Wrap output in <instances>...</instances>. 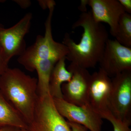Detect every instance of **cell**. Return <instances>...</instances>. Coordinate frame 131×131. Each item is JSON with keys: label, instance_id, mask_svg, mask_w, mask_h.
I'll return each instance as SVG.
<instances>
[{"label": "cell", "instance_id": "obj_11", "mask_svg": "<svg viewBox=\"0 0 131 131\" xmlns=\"http://www.w3.org/2000/svg\"><path fill=\"white\" fill-rule=\"evenodd\" d=\"M91 8L92 17L97 23L107 24L110 32L114 37L121 17L126 13L122 5L117 0H88Z\"/></svg>", "mask_w": 131, "mask_h": 131}, {"label": "cell", "instance_id": "obj_20", "mask_svg": "<svg viewBox=\"0 0 131 131\" xmlns=\"http://www.w3.org/2000/svg\"><path fill=\"white\" fill-rule=\"evenodd\" d=\"M39 4L41 7L43 9H49V8L53 5H56V3L54 1L52 0H39L38 1Z\"/></svg>", "mask_w": 131, "mask_h": 131}, {"label": "cell", "instance_id": "obj_15", "mask_svg": "<svg viewBox=\"0 0 131 131\" xmlns=\"http://www.w3.org/2000/svg\"><path fill=\"white\" fill-rule=\"evenodd\" d=\"M114 37L119 43L131 48V15L124 13L121 17Z\"/></svg>", "mask_w": 131, "mask_h": 131}, {"label": "cell", "instance_id": "obj_12", "mask_svg": "<svg viewBox=\"0 0 131 131\" xmlns=\"http://www.w3.org/2000/svg\"><path fill=\"white\" fill-rule=\"evenodd\" d=\"M66 57L61 59L54 66L52 71L49 83V92L52 98H63L62 84L69 81L72 73L66 67Z\"/></svg>", "mask_w": 131, "mask_h": 131}, {"label": "cell", "instance_id": "obj_21", "mask_svg": "<svg viewBox=\"0 0 131 131\" xmlns=\"http://www.w3.org/2000/svg\"><path fill=\"white\" fill-rule=\"evenodd\" d=\"M13 1L24 9L29 7L31 5V1L29 0H14Z\"/></svg>", "mask_w": 131, "mask_h": 131}, {"label": "cell", "instance_id": "obj_7", "mask_svg": "<svg viewBox=\"0 0 131 131\" xmlns=\"http://www.w3.org/2000/svg\"><path fill=\"white\" fill-rule=\"evenodd\" d=\"M68 70L72 73L69 81L62 84L63 99L80 106L88 105V91L91 75L87 69L71 63Z\"/></svg>", "mask_w": 131, "mask_h": 131}, {"label": "cell", "instance_id": "obj_8", "mask_svg": "<svg viewBox=\"0 0 131 131\" xmlns=\"http://www.w3.org/2000/svg\"><path fill=\"white\" fill-rule=\"evenodd\" d=\"M53 100L59 113L68 122L80 124L90 131H101L102 118L89 104L80 106L68 103L63 98Z\"/></svg>", "mask_w": 131, "mask_h": 131}, {"label": "cell", "instance_id": "obj_22", "mask_svg": "<svg viewBox=\"0 0 131 131\" xmlns=\"http://www.w3.org/2000/svg\"><path fill=\"white\" fill-rule=\"evenodd\" d=\"M21 129L16 127L6 126L0 127V131H20Z\"/></svg>", "mask_w": 131, "mask_h": 131}, {"label": "cell", "instance_id": "obj_19", "mask_svg": "<svg viewBox=\"0 0 131 131\" xmlns=\"http://www.w3.org/2000/svg\"><path fill=\"white\" fill-rule=\"evenodd\" d=\"M68 122L71 131H88V129L82 125L68 121Z\"/></svg>", "mask_w": 131, "mask_h": 131}, {"label": "cell", "instance_id": "obj_2", "mask_svg": "<svg viewBox=\"0 0 131 131\" xmlns=\"http://www.w3.org/2000/svg\"><path fill=\"white\" fill-rule=\"evenodd\" d=\"M0 91L27 125L34 117L37 102V79L18 68H8L0 77Z\"/></svg>", "mask_w": 131, "mask_h": 131}, {"label": "cell", "instance_id": "obj_18", "mask_svg": "<svg viewBox=\"0 0 131 131\" xmlns=\"http://www.w3.org/2000/svg\"><path fill=\"white\" fill-rule=\"evenodd\" d=\"M125 12L129 14L131 13V0H118Z\"/></svg>", "mask_w": 131, "mask_h": 131}, {"label": "cell", "instance_id": "obj_3", "mask_svg": "<svg viewBox=\"0 0 131 131\" xmlns=\"http://www.w3.org/2000/svg\"><path fill=\"white\" fill-rule=\"evenodd\" d=\"M56 5H52L49 8V15L45 23V35H38L35 43L27 48L17 59L19 63L29 71L37 61L49 59L58 62L66 57L69 53L68 48L65 45L56 42L52 37V19Z\"/></svg>", "mask_w": 131, "mask_h": 131}, {"label": "cell", "instance_id": "obj_14", "mask_svg": "<svg viewBox=\"0 0 131 131\" xmlns=\"http://www.w3.org/2000/svg\"><path fill=\"white\" fill-rule=\"evenodd\" d=\"M57 62L53 60H40L35 62L31 68L30 71L35 70L38 74L37 93L39 96L49 94L50 76L54 66Z\"/></svg>", "mask_w": 131, "mask_h": 131}, {"label": "cell", "instance_id": "obj_16", "mask_svg": "<svg viewBox=\"0 0 131 131\" xmlns=\"http://www.w3.org/2000/svg\"><path fill=\"white\" fill-rule=\"evenodd\" d=\"M102 119H105L112 124L113 131H131L130 126L131 121L122 120L114 116L110 110L100 114Z\"/></svg>", "mask_w": 131, "mask_h": 131}, {"label": "cell", "instance_id": "obj_24", "mask_svg": "<svg viewBox=\"0 0 131 131\" xmlns=\"http://www.w3.org/2000/svg\"><path fill=\"white\" fill-rule=\"evenodd\" d=\"M20 131H29L27 129H21Z\"/></svg>", "mask_w": 131, "mask_h": 131}, {"label": "cell", "instance_id": "obj_5", "mask_svg": "<svg viewBox=\"0 0 131 131\" xmlns=\"http://www.w3.org/2000/svg\"><path fill=\"white\" fill-rule=\"evenodd\" d=\"M112 82L109 110L118 118L131 122V71L115 76Z\"/></svg>", "mask_w": 131, "mask_h": 131}, {"label": "cell", "instance_id": "obj_10", "mask_svg": "<svg viewBox=\"0 0 131 131\" xmlns=\"http://www.w3.org/2000/svg\"><path fill=\"white\" fill-rule=\"evenodd\" d=\"M112 86V80L101 68L91 75L88 91V102L89 105L99 115L109 110Z\"/></svg>", "mask_w": 131, "mask_h": 131}, {"label": "cell", "instance_id": "obj_17", "mask_svg": "<svg viewBox=\"0 0 131 131\" xmlns=\"http://www.w3.org/2000/svg\"><path fill=\"white\" fill-rule=\"evenodd\" d=\"M9 61L5 57L2 48L0 45V77L7 69Z\"/></svg>", "mask_w": 131, "mask_h": 131}, {"label": "cell", "instance_id": "obj_4", "mask_svg": "<svg viewBox=\"0 0 131 131\" xmlns=\"http://www.w3.org/2000/svg\"><path fill=\"white\" fill-rule=\"evenodd\" d=\"M27 129L29 131H71L68 121L57 110L50 94L38 95L33 118Z\"/></svg>", "mask_w": 131, "mask_h": 131}, {"label": "cell", "instance_id": "obj_13", "mask_svg": "<svg viewBox=\"0 0 131 131\" xmlns=\"http://www.w3.org/2000/svg\"><path fill=\"white\" fill-rule=\"evenodd\" d=\"M6 126L27 129L28 125L0 91V127Z\"/></svg>", "mask_w": 131, "mask_h": 131}, {"label": "cell", "instance_id": "obj_1", "mask_svg": "<svg viewBox=\"0 0 131 131\" xmlns=\"http://www.w3.org/2000/svg\"><path fill=\"white\" fill-rule=\"evenodd\" d=\"M81 27L83 32L80 42L77 43L68 33L62 43L68 48L66 58L72 63L84 69L94 68L99 63L108 38L105 26L94 20L91 12H83L73 24L72 28Z\"/></svg>", "mask_w": 131, "mask_h": 131}, {"label": "cell", "instance_id": "obj_23", "mask_svg": "<svg viewBox=\"0 0 131 131\" xmlns=\"http://www.w3.org/2000/svg\"><path fill=\"white\" fill-rule=\"evenodd\" d=\"M88 0H82L81 1V5H80L79 8L81 11L83 12H86V6L88 5Z\"/></svg>", "mask_w": 131, "mask_h": 131}, {"label": "cell", "instance_id": "obj_9", "mask_svg": "<svg viewBox=\"0 0 131 131\" xmlns=\"http://www.w3.org/2000/svg\"><path fill=\"white\" fill-rule=\"evenodd\" d=\"M99 63L110 77L131 71V48L109 39Z\"/></svg>", "mask_w": 131, "mask_h": 131}, {"label": "cell", "instance_id": "obj_25", "mask_svg": "<svg viewBox=\"0 0 131 131\" xmlns=\"http://www.w3.org/2000/svg\"><path fill=\"white\" fill-rule=\"evenodd\" d=\"M5 1H4V0H0V3H1L5 2Z\"/></svg>", "mask_w": 131, "mask_h": 131}, {"label": "cell", "instance_id": "obj_6", "mask_svg": "<svg viewBox=\"0 0 131 131\" xmlns=\"http://www.w3.org/2000/svg\"><path fill=\"white\" fill-rule=\"evenodd\" d=\"M32 18L28 13L10 28H5L0 25V45L8 61L15 56H21L26 47L25 36L29 32Z\"/></svg>", "mask_w": 131, "mask_h": 131}]
</instances>
